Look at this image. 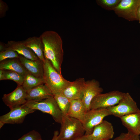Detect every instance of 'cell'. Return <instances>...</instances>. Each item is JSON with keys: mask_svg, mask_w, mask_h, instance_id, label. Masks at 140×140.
Returning <instances> with one entry per match:
<instances>
[{"mask_svg": "<svg viewBox=\"0 0 140 140\" xmlns=\"http://www.w3.org/2000/svg\"><path fill=\"white\" fill-rule=\"evenodd\" d=\"M40 37L44 45L45 58L49 60L56 70L62 74L61 66L64 51L61 38L57 32L51 30L44 32Z\"/></svg>", "mask_w": 140, "mask_h": 140, "instance_id": "1", "label": "cell"}, {"mask_svg": "<svg viewBox=\"0 0 140 140\" xmlns=\"http://www.w3.org/2000/svg\"><path fill=\"white\" fill-rule=\"evenodd\" d=\"M43 79L45 83L54 96L61 93L71 83L64 78L54 68L51 62L45 59L44 62Z\"/></svg>", "mask_w": 140, "mask_h": 140, "instance_id": "2", "label": "cell"}, {"mask_svg": "<svg viewBox=\"0 0 140 140\" xmlns=\"http://www.w3.org/2000/svg\"><path fill=\"white\" fill-rule=\"evenodd\" d=\"M58 140H75L85 135L82 122L67 115L63 116Z\"/></svg>", "mask_w": 140, "mask_h": 140, "instance_id": "3", "label": "cell"}, {"mask_svg": "<svg viewBox=\"0 0 140 140\" xmlns=\"http://www.w3.org/2000/svg\"><path fill=\"white\" fill-rule=\"evenodd\" d=\"M25 104L32 109L50 115L56 122L61 123L63 115L54 97L38 101H27Z\"/></svg>", "mask_w": 140, "mask_h": 140, "instance_id": "4", "label": "cell"}, {"mask_svg": "<svg viewBox=\"0 0 140 140\" xmlns=\"http://www.w3.org/2000/svg\"><path fill=\"white\" fill-rule=\"evenodd\" d=\"M107 109L110 115L119 118L140 111L136 103L128 92L124 93L123 97L117 105L108 107Z\"/></svg>", "mask_w": 140, "mask_h": 140, "instance_id": "5", "label": "cell"}, {"mask_svg": "<svg viewBox=\"0 0 140 140\" xmlns=\"http://www.w3.org/2000/svg\"><path fill=\"white\" fill-rule=\"evenodd\" d=\"M124 93L114 90L101 93L95 97L90 104V109L107 108L117 104L123 97Z\"/></svg>", "mask_w": 140, "mask_h": 140, "instance_id": "6", "label": "cell"}, {"mask_svg": "<svg viewBox=\"0 0 140 140\" xmlns=\"http://www.w3.org/2000/svg\"><path fill=\"white\" fill-rule=\"evenodd\" d=\"M110 115L107 108L90 109L84 116L82 124L85 131V135L91 134L94 128L100 123L104 118Z\"/></svg>", "mask_w": 140, "mask_h": 140, "instance_id": "7", "label": "cell"}, {"mask_svg": "<svg viewBox=\"0 0 140 140\" xmlns=\"http://www.w3.org/2000/svg\"><path fill=\"white\" fill-rule=\"evenodd\" d=\"M140 0H121L114 10L118 17L129 21L138 20L137 10Z\"/></svg>", "mask_w": 140, "mask_h": 140, "instance_id": "8", "label": "cell"}, {"mask_svg": "<svg viewBox=\"0 0 140 140\" xmlns=\"http://www.w3.org/2000/svg\"><path fill=\"white\" fill-rule=\"evenodd\" d=\"M35 110L29 108L25 104L17 106L10 109L7 113L1 116L0 121L4 124H21L23 122L27 115Z\"/></svg>", "mask_w": 140, "mask_h": 140, "instance_id": "9", "label": "cell"}, {"mask_svg": "<svg viewBox=\"0 0 140 140\" xmlns=\"http://www.w3.org/2000/svg\"><path fill=\"white\" fill-rule=\"evenodd\" d=\"M27 91L22 86L17 85L16 88L12 92L5 94L2 98L3 101L10 109L14 107L25 104Z\"/></svg>", "mask_w": 140, "mask_h": 140, "instance_id": "10", "label": "cell"}, {"mask_svg": "<svg viewBox=\"0 0 140 140\" xmlns=\"http://www.w3.org/2000/svg\"><path fill=\"white\" fill-rule=\"evenodd\" d=\"M103 91L97 80L93 79L86 81L82 100L86 112L90 109V103L93 98Z\"/></svg>", "mask_w": 140, "mask_h": 140, "instance_id": "11", "label": "cell"}, {"mask_svg": "<svg viewBox=\"0 0 140 140\" xmlns=\"http://www.w3.org/2000/svg\"><path fill=\"white\" fill-rule=\"evenodd\" d=\"M86 81L83 78H79L72 82L61 93L69 100L82 99Z\"/></svg>", "mask_w": 140, "mask_h": 140, "instance_id": "12", "label": "cell"}, {"mask_svg": "<svg viewBox=\"0 0 140 140\" xmlns=\"http://www.w3.org/2000/svg\"><path fill=\"white\" fill-rule=\"evenodd\" d=\"M113 126L110 122L103 121L94 129L90 135L92 140L108 139L112 138L114 135Z\"/></svg>", "mask_w": 140, "mask_h": 140, "instance_id": "13", "label": "cell"}, {"mask_svg": "<svg viewBox=\"0 0 140 140\" xmlns=\"http://www.w3.org/2000/svg\"><path fill=\"white\" fill-rule=\"evenodd\" d=\"M54 96L50 90L44 83L27 91L26 99L27 101H38Z\"/></svg>", "mask_w": 140, "mask_h": 140, "instance_id": "14", "label": "cell"}, {"mask_svg": "<svg viewBox=\"0 0 140 140\" xmlns=\"http://www.w3.org/2000/svg\"><path fill=\"white\" fill-rule=\"evenodd\" d=\"M19 59L22 64L31 74L39 78H43L44 62L39 59L33 60L19 55Z\"/></svg>", "mask_w": 140, "mask_h": 140, "instance_id": "15", "label": "cell"}, {"mask_svg": "<svg viewBox=\"0 0 140 140\" xmlns=\"http://www.w3.org/2000/svg\"><path fill=\"white\" fill-rule=\"evenodd\" d=\"M120 118L128 132L137 135H140V111L124 116Z\"/></svg>", "mask_w": 140, "mask_h": 140, "instance_id": "16", "label": "cell"}, {"mask_svg": "<svg viewBox=\"0 0 140 140\" xmlns=\"http://www.w3.org/2000/svg\"><path fill=\"white\" fill-rule=\"evenodd\" d=\"M0 69L15 71L24 76L30 73L22 64L19 58L8 59L0 61Z\"/></svg>", "mask_w": 140, "mask_h": 140, "instance_id": "17", "label": "cell"}, {"mask_svg": "<svg viewBox=\"0 0 140 140\" xmlns=\"http://www.w3.org/2000/svg\"><path fill=\"white\" fill-rule=\"evenodd\" d=\"M7 46L16 52L19 55L33 60L39 59L37 56L30 48L26 46L22 41L11 40L6 44Z\"/></svg>", "mask_w": 140, "mask_h": 140, "instance_id": "18", "label": "cell"}, {"mask_svg": "<svg viewBox=\"0 0 140 140\" xmlns=\"http://www.w3.org/2000/svg\"><path fill=\"white\" fill-rule=\"evenodd\" d=\"M70 101V106L67 115L77 119L82 123L86 111L82 100H73Z\"/></svg>", "mask_w": 140, "mask_h": 140, "instance_id": "19", "label": "cell"}, {"mask_svg": "<svg viewBox=\"0 0 140 140\" xmlns=\"http://www.w3.org/2000/svg\"><path fill=\"white\" fill-rule=\"evenodd\" d=\"M23 43L31 49L40 59L44 61V46L40 37H30L22 41Z\"/></svg>", "mask_w": 140, "mask_h": 140, "instance_id": "20", "label": "cell"}, {"mask_svg": "<svg viewBox=\"0 0 140 140\" xmlns=\"http://www.w3.org/2000/svg\"><path fill=\"white\" fill-rule=\"evenodd\" d=\"M45 83L44 79L36 77L29 73L26 75L22 86L27 91L42 84Z\"/></svg>", "mask_w": 140, "mask_h": 140, "instance_id": "21", "label": "cell"}, {"mask_svg": "<svg viewBox=\"0 0 140 140\" xmlns=\"http://www.w3.org/2000/svg\"><path fill=\"white\" fill-rule=\"evenodd\" d=\"M24 77L23 75L15 71L3 70L2 75L0 77V80H10L16 82L17 85L22 86Z\"/></svg>", "mask_w": 140, "mask_h": 140, "instance_id": "22", "label": "cell"}, {"mask_svg": "<svg viewBox=\"0 0 140 140\" xmlns=\"http://www.w3.org/2000/svg\"><path fill=\"white\" fill-rule=\"evenodd\" d=\"M63 116L67 115L70 104V100L62 93L54 96Z\"/></svg>", "mask_w": 140, "mask_h": 140, "instance_id": "23", "label": "cell"}, {"mask_svg": "<svg viewBox=\"0 0 140 140\" xmlns=\"http://www.w3.org/2000/svg\"><path fill=\"white\" fill-rule=\"evenodd\" d=\"M121 0H97V4L105 9L114 10L117 6Z\"/></svg>", "mask_w": 140, "mask_h": 140, "instance_id": "24", "label": "cell"}, {"mask_svg": "<svg viewBox=\"0 0 140 140\" xmlns=\"http://www.w3.org/2000/svg\"><path fill=\"white\" fill-rule=\"evenodd\" d=\"M19 56L16 52L7 46L5 49L0 52V62L8 59L19 58Z\"/></svg>", "mask_w": 140, "mask_h": 140, "instance_id": "25", "label": "cell"}, {"mask_svg": "<svg viewBox=\"0 0 140 140\" xmlns=\"http://www.w3.org/2000/svg\"><path fill=\"white\" fill-rule=\"evenodd\" d=\"M41 138V135L39 132L32 130L24 135L17 140H39Z\"/></svg>", "mask_w": 140, "mask_h": 140, "instance_id": "26", "label": "cell"}, {"mask_svg": "<svg viewBox=\"0 0 140 140\" xmlns=\"http://www.w3.org/2000/svg\"><path fill=\"white\" fill-rule=\"evenodd\" d=\"M113 140H140V137L139 136L128 132L122 133Z\"/></svg>", "mask_w": 140, "mask_h": 140, "instance_id": "27", "label": "cell"}, {"mask_svg": "<svg viewBox=\"0 0 140 140\" xmlns=\"http://www.w3.org/2000/svg\"><path fill=\"white\" fill-rule=\"evenodd\" d=\"M7 4L2 0H0V17L2 18L5 15L6 11L8 9Z\"/></svg>", "mask_w": 140, "mask_h": 140, "instance_id": "28", "label": "cell"}, {"mask_svg": "<svg viewBox=\"0 0 140 140\" xmlns=\"http://www.w3.org/2000/svg\"><path fill=\"white\" fill-rule=\"evenodd\" d=\"M90 135H85L75 140H91Z\"/></svg>", "mask_w": 140, "mask_h": 140, "instance_id": "29", "label": "cell"}, {"mask_svg": "<svg viewBox=\"0 0 140 140\" xmlns=\"http://www.w3.org/2000/svg\"><path fill=\"white\" fill-rule=\"evenodd\" d=\"M7 47L6 44L0 41V52L4 50Z\"/></svg>", "mask_w": 140, "mask_h": 140, "instance_id": "30", "label": "cell"}, {"mask_svg": "<svg viewBox=\"0 0 140 140\" xmlns=\"http://www.w3.org/2000/svg\"><path fill=\"white\" fill-rule=\"evenodd\" d=\"M59 133L58 131L57 130L54 131L53 133V136L52 140H58V137Z\"/></svg>", "mask_w": 140, "mask_h": 140, "instance_id": "31", "label": "cell"}, {"mask_svg": "<svg viewBox=\"0 0 140 140\" xmlns=\"http://www.w3.org/2000/svg\"><path fill=\"white\" fill-rule=\"evenodd\" d=\"M137 14L138 21H139V23L140 24V4L137 9Z\"/></svg>", "mask_w": 140, "mask_h": 140, "instance_id": "32", "label": "cell"}, {"mask_svg": "<svg viewBox=\"0 0 140 140\" xmlns=\"http://www.w3.org/2000/svg\"><path fill=\"white\" fill-rule=\"evenodd\" d=\"M4 124L3 122L0 121V128L1 129Z\"/></svg>", "mask_w": 140, "mask_h": 140, "instance_id": "33", "label": "cell"}, {"mask_svg": "<svg viewBox=\"0 0 140 140\" xmlns=\"http://www.w3.org/2000/svg\"><path fill=\"white\" fill-rule=\"evenodd\" d=\"M110 140L108 139H102V140Z\"/></svg>", "mask_w": 140, "mask_h": 140, "instance_id": "34", "label": "cell"}, {"mask_svg": "<svg viewBox=\"0 0 140 140\" xmlns=\"http://www.w3.org/2000/svg\"><path fill=\"white\" fill-rule=\"evenodd\" d=\"M39 140H42V138H41V139H40Z\"/></svg>", "mask_w": 140, "mask_h": 140, "instance_id": "35", "label": "cell"}]
</instances>
